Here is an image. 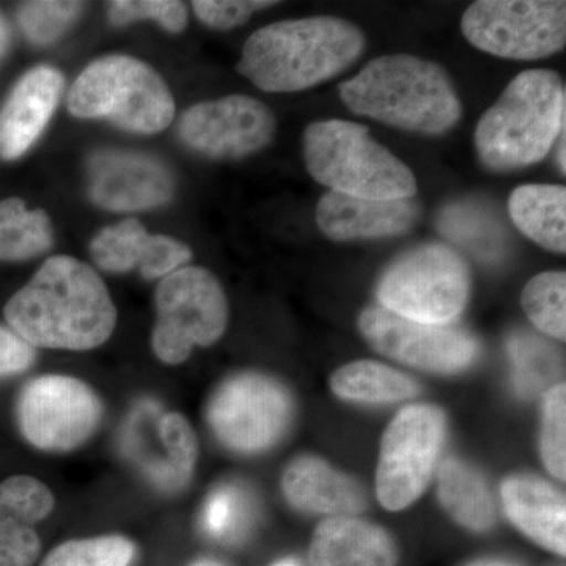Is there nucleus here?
Wrapping results in <instances>:
<instances>
[{
	"mask_svg": "<svg viewBox=\"0 0 566 566\" xmlns=\"http://www.w3.org/2000/svg\"><path fill=\"white\" fill-rule=\"evenodd\" d=\"M10 329L33 348L87 352L109 340L117 308L93 268L70 255L46 260L3 308Z\"/></svg>",
	"mask_w": 566,
	"mask_h": 566,
	"instance_id": "nucleus-1",
	"label": "nucleus"
},
{
	"mask_svg": "<svg viewBox=\"0 0 566 566\" xmlns=\"http://www.w3.org/2000/svg\"><path fill=\"white\" fill-rule=\"evenodd\" d=\"M364 48L360 29L340 18L274 22L249 36L237 71L263 92H303L348 69Z\"/></svg>",
	"mask_w": 566,
	"mask_h": 566,
	"instance_id": "nucleus-2",
	"label": "nucleus"
},
{
	"mask_svg": "<svg viewBox=\"0 0 566 566\" xmlns=\"http://www.w3.org/2000/svg\"><path fill=\"white\" fill-rule=\"evenodd\" d=\"M349 111L405 132L439 136L461 118V102L441 66L408 54L381 55L340 85Z\"/></svg>",
	"mask_w": 566,
	"mask_h": 566,
	"instance_id": "nucleus-3",
	"label": "nucleus"
},
{
	"mask_svg": "<svg viewBox=\"0 0 566 566\" xmlns=\"http://www.w3.org/2000/svg\"><path fill=\"white\" fill-rule=\"evenodd\" d=\"M566 129V92L556 71L527 70L482 115L475 148L488 169H521L542 161Z\"/></svg>",
	"mask_w": 566,
	"mask_h": 566,
	"instance_id": "nucleus-4",
	"label": "nucleus"
},
{
	"mask_svg": "<svg viewBox=\"0 0 566 566\" xmlns=\"http://www.w3.org/2000/svg\"><path fill=\"white\" fill-rule=\"evenodd\" d=\"M304 159L312 178L331 192L360 199H412L417 193L411 169L359 123H312L304 133Z\"/></svg>",
	"mask_w": 566,
	"mask_h": 566,
	"instance_id": "nucleus-5",
	"label": "nucleus"
},
{
	"mask_svg": "<svg viewBox=\"0 0 566 566\" xmlns=\"http://www.w3.org/2000/svg\"><path fill=\"white\" fill-rule=\"evenodd\" d=\"M70 114L103 118L136 134H158L175 118V99L166 81L132 55L96 59L73 82L66 96Z\"/></svg>",
	"mask_w": 566,
	"mask_h": 566,
	"instance_id": "nucleus-6",
	"label": "nucleus"
},
{
	"mask_svg": "<svg viewBox=\"0 0 566 566\" xmlns=\"http://www.w3.org/2000/svg\"><path fill=\"white\" fill-rule=\"evenodd\" d=\"M471 274L449 245H417L398 256L378 283L381 307L427 324L447 326L468 304Z\"/></svg>",
	"mask_w": 566,
	"mask_h": 566,
	"instance_id": "nucleus-7",
	"label": "nucleus"
},
{
	"mask_svg": "<svg viewBox=\"0 0 566 566\" xmlns=\"http://www.w3.org/2000/svg\"><path fill=\"white\" fill-rule=\"evenodd\" d=\"M153 352L164 364L185 363L193 346L216 344L226 333L229 304L218 279L199 266H182L155 293Z\"/></svg>",
	"mask_w": 566,
	"mask_h": 566,
	"instance_id": "nucleus-8",
	"label": "nucleus"
},
{
	"mask_svg": "<svg viewBox=\"0 0 566 566\" xmlns=\"http://www.w3.org/2000/svg\"><path fill=\"white\" fill-rule=\"evenodd\" d=\"M461 31L472 46L510 61H536L565 48L566 3L480 0L464 11Z\"/></svg>",
	"mask_w": 566,
	"mask_h": 566,
	"instance_id": "nucleus-9",
	"label": "nucleus"
},
{
	"mask_svg": "<svg viewBox=\"0 0 566 566\" xmlns=\"http://www.w3.org/2000/svg\"><path fill=\"white\" fill-rule=\"evenodd\" d=\"M446 416L431 405L405 408L387 427L376 493L386 509L403 510L427 490L446 442Z\"/></svg>",
	"mask_w": 566,
	"mask_h": 566,
	"instance_id": "nucleus-10",
	"label": "nucleus"
},
{
	"mask_svg": "<svg viewBox=\"0 0 566 566\" xmlns=\"http://www.w3.org/2000/svg\"><path fill=\"white\" fill-rule=\"evenodd\" d=\"M22 436L46 452H70L84 444L103 417L98 395L80 379L48 375L22 389L17 408Z\"/></svg>",
	"mask_w": 566,
	"mask_h": 566,
	"instance_id": "nucleus-11",
	"label": "nucleus"
},
{
	"mask_svg": "<svg viewBox=\"0 0 566 566\" xmlns=\"http://www.w3.org/2000/svg\"><path fill=\"white\" fill-rule=\"evenodd\" d=\"M292 412L285 387L268 376L243 374L219 387L208 406V422L223 446L256 453L282 438Z\"/></svg>",
	"mask_w": 566,
	"mask_h": 566,
	"instance_id": "nucleus-12",
	"label": "nucleus"
},
{
	"mask_svg": "<svg viewBox=\"0 0 566 566\" xmlns=\"http://www.w3.org/2000/svg\"><path fill=\"white\" fill-rule=\"evenodd\" d=\"M359 329L376 352L423 370L453 374L476 356L474 338L463 331L403 318L381 305L365 308Z\"/></svg>",
	"mask_w": 566,
	"mask_h": 566,
	"instance_id": "nucleus-13",
	"label": "nucleus"
},
{
	"mask_svg": "<svg viewBox=\"0 0 566 566\" xmlns=\"http://www.w3.org/2000/svg\"><path fill=\"white\" fill-rule=\"evenodd\" d=\"M178 133L192 150L210 158H243L273 140V112L259 99L230 95L193 104L182 114Z\"/></svg>",
	"mask_w": 566,
	"mask_h": 566,
	"instance_id": "nucleus-14",
	"label": "nucleus"
},
{
	"mask_svg": "<svg viewBox=\"0 0 566 566\" xmlns=\"http://www.w3.org/2000/svg\"><path fill=\"white\" fill-rule=\"evenodd\" d=\"M87 189L93 203L103 210L148 211L174 199L175 178L155 156L104 148L88 158Z\"/></svg>",
	"mask_w": 566,
	"mask_h": 566,
	"instance_id": "nucleus-15",
	"label": "nucleus"
},
{
	"mask_svg": "<svg viewBox=\"0 0 566 566\" xmlns=\"http://www.w3.org/2000/svg\"><path fill=\"white\" fill-rule=\"evenodd\" d=\"M93 262L107 273H129L139 270L147 281L188 266L192 251L167 234H150L137 219H126L106 227L91 243Z\"/></svg>",
	"mask_w": 566,
	"mask_h": 566,
	"instance_id": "nucleus-16",
	"label": "nucleus"
},
{
	"mask_svg": "<svg viewBox=\"0 0 566 566\" xmlns=\"http://www.w3.org/2000/svg\"><path fill=\"white\" fill-rule=\"evenodd\" d=\"M63 74L54 66L29 70L0 107V159L14 161L31 150L57 111Z\"/></svg>",
	"mask_w": 566,
	"mask_h": 566,
	"instance_id": "nucleus-17",
	"label": "nucleus"
},
{
	"mask_svg": "<svg viewBox=\"0 0 566 566\" xmlns=\"http://www.w3.org/2000/svg\"><path fill=\"white\" fill-rule=\"evenodd\" d=\"M420 218L412 199H360L326 192L316 207V223L333 241L379 240L411 230Z\"/></svg>",
	"mask_w": 566,
	"mask_h": 566,
	"instance_id": "nucleus-18",
	"label": "nucleus"
},
{
	"mask_svg": "<svg viewBox=\"0 0 566 566\" xmlns=\"http://www.w3.org/2000/svg\"><path fill=\"white\" fill-rule=\"evenodd\" d=\"M311 566H395L397 546L385 528L353 516H333L316 528Z\"/></svg>",
	"mask_w": 566,
	"mask_h": 566,
	"instance_id": "nucleus-19",
	"label": "nucleus"
},
{
	"mask_svg": "<svg viewBox=\"0 0 566 566\" xmlns=\"http://www.w3.org/2000/svg\"><path fill=\"white\" fill-rule=\"evenodd\" d=\"M506 516L520 531L558 556L566 553L564 494L532 476H512L502 485Z\"/></svg>",
	"mask_w": 566,
	"mask_h": 566,
	"instance_id": "nucleus-20",
	"label": "nucleus"
},
{
	"mask_svg": "<svg viewBox=\"0 0 566 566\" xmlns=\"http://www.w3.org/2000/svg\"><path fill=\"white\" fill-rule=\"evenodd\" d=\"M282 488L290 504L304 512L348 516L365 506L359 485L318 458L294 460L283 474Z\"/></svg>",
	"mask_w": 566,
	"mask_h": 566,
	"instance_id": "nucleus-21",
	"label": "nucleus"
},
{
	"mask_svg": "<svg viewBox=\"0 0 566 566\" xmlns=\"http://www.w3.org/2000/svg\"><path fill=\"white\" fill-rule=\"evenodd\" d=\"M509 212L520 232L547 251L566 252V188L520 186L510 196Z\"/></svg>",
	"mask_w": 566,
	"mask_h": 566,
	"instance_id": "nucleus-22",
	"label": "nucleus"
},
{
	"mask_svg": "<svg viewBox=\"0 0 566 566\" xmlns=\"http://www.w3.org/2000/svg\"><path fill=\"white\" fill-rule=\"evenodd\" d=\"M439 497L450 516L472 531H486L494 524L493 495L485 479L471 465L449 458L439 471Z\"/></svg>",
	"mask_w": 566,
	"mask_h": 566,
	"instance_id": "nucleus-23",
	"label": "nucleus"
},
{
	"mask_svg": "<svg viewBox=\"0 0 566 566\" xmlns=\"http://www.w3.org/2000/svg\"><path fill=\"white\" fill-rule=\"evenodd\" d=\"M331 387L338 397L357 403H395L419 394L411 378L371 360L345 365L335 371Z\"/></svg>",
	"mask_w": 566,
	"mask_h": 566,
	"instance_id": "nucleus-24",
	"label": "nucleus"
},
{
	"mask_svg": "<svg viewBox=\"0 0 566 566\" xmlns=\"http://www.w3.org/2000/svg\"><path fill=\"white\" fill-rule=\"evenodd\" d=\"M51 219L43 210H28L21 199L0 202V262H22L50 251Z\"/></svg>",
	"mask_w": 566,
	"mask_h": 566,
	"instance_id": "nucleus-25",
	"label": "nucleus"
},
{
	"mask_svg": "<svg viewBox=\"0 0 566 566\" xmlns=\"http://www.w3.org/2000/svg\"><path fill=\"white\" fill-rule=\"evenodd\" d=\"M439 230L453 243L471 249L483 259L494 260L504 251V232L493 212L472 202L447 207L439 218Z\"/></svg>",
	"mask_w": 566,
	"mask_h": 566,
	"instance_id": "nucleus-26",
	"label": "nucleus"
},
{
	"mask_svg": "<svg viewBox=\"0 0 566 566\" xmlns=\"http://www.w3.org/2000/svg\"><path fill=\"white\" fill-rule=\"evenodd\" d=\"M50 488L29 475H14L0 483V528L33 527L54 509Z\"/></svg>",
	"mask_w": 566,
	"mask_h": 566,
	"instance_id": "nucleus-27",
	"label": "nucleus"
},
{
	"mask_svg": "<svg viewBox=\"0 0 566 566\" xmlns=\"http://www.w3.org/2000/svg\"><path fill=\"white\" fill-rule=\"evenodd\" d=\"M531 322L557 340L566 337V274L551 271L528 281L521 297Z\"/></svg>",
	"mask_w": 566,
	"mask_h": 566,
	"instance_id": "nucleus-28",
	"label": "nucleus"
},
{
	"mask_svg": "<svg viewBox=\"0 0 566 566\" xmlns=\"http://www.w3.org/2000/svg\"><path fill=\"white\" fill-rule=\"evenodd\" d=\"M509 353L515 365V385L523 397H534L556 381L560 363L556 352L527 333L513 335Z\"/></svg>",
	"mask_w": 566,
	"mask_h": 566,
	"instance_id": "nucleus-29",
	"label": "nucleus"
},
{
	"mask_svg": "<svg viewBox=\"0 0 566 566\" xmlns=\"http://www.w3.org/2000/svg\"><path fill=\"white\" fill-rule=\"evenodd\" d=\"M134 545L125 536L73 539L51 551L41 566H129Z\"/></svg>",
	"mask_w": 566,
	"mask_h": 566,
	"instance_id": "nucleus-30",
	"label": "nucleus"
},
{
	"mask_svg": "<svg viewBox=\"0 0 566 566\" xmlns=\"http://www.w3.org/2000/svg\"><path fill=\"white\" fill-rule=\"evenodd\" d=\"M252 504L243 488H218L205 504L202 524L205 532L222 542H233L251 524Z\"/></svg>",
	"mask_w": 566,
	"mask_h": 566,
	"instance_id": "nucleus-31",
	"label": "nucleus"
},
{
	"mask_svg": "<svg viewBox=\"0 0 566 566\" xmlns=\"http://www.w3.org/2000/svg\"><path fill=\"white\" fill-rule=\"evenodd\" d=\"M84 10L82 2H57V0H39L21 3L17 20L22 33L33 44L54 43L69 31Z\"/></svg>",
	"mask_w": 566,
	"mask_h": 566,
	"instance_id": "nucleus-32",
	"label": "nucleus"
},
{
	"mask_svg": "<svg viewBox=\"0 0 566 566\" xmlns=\"http://www.w3.org/2000/svg\"><path fill=\"white\" fill-rule=\"evenodd\" d=\"M107 18L115 28L150 20L170 33H180L188 25V9L177 0H115L109 3Z\"/></svg>",
	"mask_w": 566,
	"mask_h": 566,
	"instance_id": "nucleus-33",
	"label": "nucleus"
},
{
	"mask_svg": "<svg viewBox=\"0 0 566 566\" xmlns=\"http://www.w3.org/2000/svg\"><path fill=\"white\" fill-rule=\"evenodd\" d=\"M566 389L564 382L546 394L543 409L542 453L546 468L557 479L565 480Z\"/></svg>",
	"mask_w": 566,
	"mask_h": 566,
	"instance_id": "nucleus-34",
	"label": "nucleus"
},
{
	"mask_svg": "<svg viewBox=\"0 0 566 566\" xmlns=\"http://www.w3.org/2000/svg\"><path fill=\"white\" fill-rule=\"evenodd\" d=\"M158 436L175 474L188 485L199 453L191 424L181 415L169 412L159 417Z\"/></svg>",
	"mask_w": 566,
	"mask_h": 566,
	"instance_id": "nucleus-35",
	"label": "nucleus"
},
{
	"mask_svg": "<svg viewBox=\"0 0 566 566\" xmlns=\"http://www.w3.org/2000/svg\"><path fill=\"white\" fill-rule=\"evenodd\" d=\"M275 3L268 0H196L192 10L208 28L232 31L245 24L256 11L270 9Z\"/></svg>",
	"mask_w": 566,
	"mask_h": 566,
	"instance_id": "nucleus-36",
	"label": "nucleus"
},
{
	"mask_svg": "<svg viewBox=\"0 0 566 566\" xmlns=\"http://www.w3.org/2000/svg\"><path fill=\"white\" fill-rule=\"evenodd\" d=\"M40 551L41 542L35 528H0V566H33Z\"/></svg>",
	"mask_w": 566,
	"mask_h": 566,
	"instance_id": "nucleus-37",
	"label": "nucleus"
},
{
	"mask_svg": "<svg viewBox=\"0 0 566 566\" xmlns=\"http://www.w3.org/2000/svg\"><path fill=\"white\" fill-rule=\"evenodd\" d=\"M35 357L31 344L9 327L0 326V378L22 374L32 367Z\"/></svg>",
	"mask_w": 566,
	"mask_h": 566,
	"instance_id": "nucleus-38",
	"label": "nucleus"
},
{
	"mask_svg": "<svg viewBox=\"0 0 566 566\" xmlns=\"http://www.w3.org/2000/svg\"><path fill=\"white\" fill-rule=\"evenodd\" d=\"M558 148H557V164L562 175L566 174V129L558 136Z\"/></svg>",
	"mask_w": 566,
	"mask_h": 566,
	"instance_id": "nucleus-39",
	"label": "nucleus"
},
{
	"mask_svg": "<svg viewBox=\"0 0 566 566\" xmlns=\"http://www.w3.org/2000/svg\"><path fill=\"white\" fill-rule=\"evenodd\" d=\"M10 43V28L7 21L0 17V59L6 54L7 48Z\"/></svg>",
	"mask_w": 566,
	"mask_h": 566,
	"instance_id": "nucleus-40",
	"label": "nucleus"
},
{
	"mask_svg": "<svg viewBox=\"0 0 566 566\" xmlns=\"http://www.w3.org/2000/svg\"><path fill=\"white\" fill-rule=\"evenodd\" d=\"M469 566H517V565L510 564V562H504V560H482V562H476V564H472Z\"/></svg>",
	"mask_w": 566,
	"mask_h": 566,
	"instance_id": "nucleus-41",
	"label": "nucleus"
},
{
	"mask_svg": "<svg viewBox=\"0 0 566 566\" xmlns=\"http://www.w3.org/2000/svg\"><path fill=\"white\" fill-rule=\"evenodd\" d=\"M273 566H300V564H297V560H293V558H286V560L277 562Z\"/></svg>",
	"mask_w": 566,
	"mask_h": 566,
	"instance_id": "nucleus-42",
	"label": "nucleus"
},
{
	"mask_svg": "<svg viewBox=\"0 0 566 566\" xmlns=\"http://www.w3.org/2000/svg\"><path fill=\"white\" fill-rule=\"evenodd\" d=\"M192 566H222V565L216 564V562H211V560H200V562H196V564H193Z\"/></svg>",
	"mask_w": 566,
	"mask_h": 566,
	"instance_id": "nucleus-43",
	"label": "nucleus"
}]
</instances>
